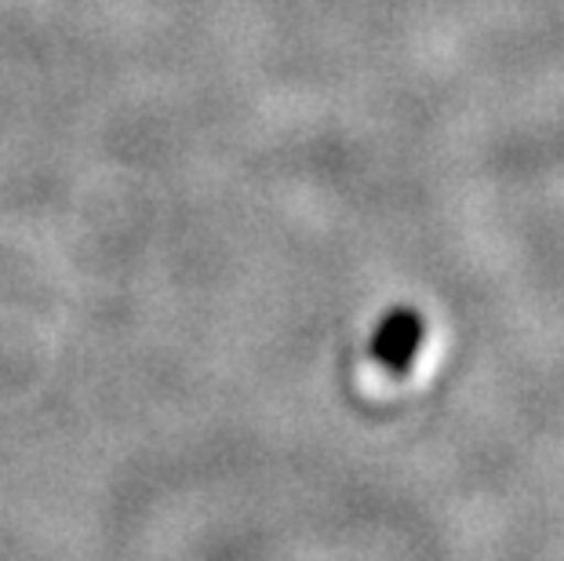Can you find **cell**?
<instances>
[{
    "label": "cell",
    "instance_id": "1",
    "mask_svg": "<svg viewBox=\"0 0 564 561\" xmlns=\"http://www.w3.org/2000/svg\"><path fill=\"white\" fill-rule=\"evenodd\" d=\"M423 339H426L423 314L412 310V306H398V310H390V314L379 321L368 354H371V362L382 368V373H390V376L401 379V376L412 373Z\"/></svg>",
    "mask_w": 564,
    "mask_h": 561
}]
</instances>
